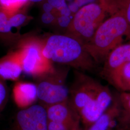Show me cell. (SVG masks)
Listing matches in <instances>:
<instances>
[{"instance_id":"1","label":"cell","mask_w":130,"mask_h":130,"mask_svg":"<svg viewBox=\"0 0 130 130\" xmlns=\"http://www.w3.org/2000/svg\"><path fill=\"white\" fill-rule=\"evenodd\" d=\"M69 100L80 119L89 127L111 106L113 96L107 86L76 71L74 81L70 89Z\"/></svg>"},{"instance_id":"2","label":"cell","mask_w":130,"mask_h":130,"mask_svg":"<svg viewBox=\"0 0 130 130\" xmlns=\"http://www.w3.org/2000/svg\"><path fill=\"white\" fill-rule=\"evenodd\" d=\"M42 38L44 56L54 62L76 69L92 70L95 62L85 49L84 44L67 34H54Z\"/></svg>"},{"instance_id":"3","label":"cell","mask_w":130,"mask_h":130,"mask_svg":"<svg viewBox=\"0 0 130 130\" xmlns=\"http://www.w3.org/2000/svg\"><path fill=\"white\" fill-rule=\"evenodd\" d=\"M130 34V25L123 13L116 10L98 28L92 40L84 45L95 63L105 60L108 54Z\"/></svg>"},{"instance_id":"4","label":"cell","mask_w":130,"mask_h":130,"mask_svg":"<svg viewBox=\"0 0 130 130\" xmlns=\"http://www.w3.org/2000/svg\"><path fill=\"white\" fill-rule=\"evenodd\" d=\"M42 38L33 32L22 34L14 50L19 55L26 74L34 78L51 70L54 67L43 55Z\"/></svg>"},{"instance_id":"5","label":"cell","mask_w":130,"mask_h":130,"mask_svg":"<svg viewBox=\"0 0 130 130\" xmlns=\"http://www.w3.org/2000/svg\"><path fill=\"white\" fill-rule=\"evenodd\" d=\"M104 3H91L80 8L71 19L66 34L76 39L84 45L88 43L104 21L108 7Z\"/></svg>"},{"instance_id":"6","label":"cell","mask_w":130,"mask_h":130,"mask_svg":"<svg viewBox=\"0 0 130 130\" xmlns=\"http://www.w3.org/2000/svg\"><path fill=\"white\" fill-rule=\"evenodd\" d=\"M69 69L54 67L34 78L40 104L46 107L69 99L70 89L66 85Z\"/></svg>"},{"instance_id":"7","label":"cell","mask_w":130,"mask_h":130,"mask_svg":"<svg viewBox=\"0 0 130 130\" xmlns=\"http://www.w3.org/2000/svg\"><path fill=\"white\" fill-rule=\"evenodd\" d=\"M48 122L46 107L35 104L18 111L11 130H48Z\"/></svg>"},{"instance_id":"8","label":"cell","mask_w":130,"mask_h":130,"mask_svg":"<svg viewBox=\"0 0 130 130\" xmlns=\"http://www.w3.org/2000/svg\"><path fill=\"white\" fill-rule=\"evenodd\" d=\"M48 120L64 124L69 130H78L80 117L69 99L46 107Z\"/></svg>"},{"instance_id":"9","label":"cell","mask_w":130,"mask_h":130,"mask_svg":"<svg viewBox=\"0 0 130 130\" xmlns=\"http://www.w3.org/2000/svg\"><path fill=\"white\" fill-rule=\"evenodd\" d=\"M23 69L19 55L11 50L0 58V78L4 80H15L23 72Z\"/></svg>"},{"instance_id":"10","label":"cell","mask_w":130,"mask_h":130,"mask_svg":"<svg viewBox=\"0 0 130 130\" xmlns=\"http://www.w3.org/2000/svg\"><path fill=\"white\" fill-rule=\"evenodd\" d=\"M128 63H130V43L120 44L113 49L105 59L104 74L107 76Z\"/></svg>"},{"instance_id":"11","label":"cell","mask_w":130,"mask_h":130,"mask_svg":"<svg viewBox=\"0 0 130 130\" xmlns=\"http://www.w3.org/2000/svg\"><path fill=\"white\" fill-rule=\"evenodd\" d=\"M13 94L15 102L20 107L29 106L37 99L36 86L29 83H18L14 86Z\"/></svg>"},{"instance_id":"12","label":"cell","mask_w":130,"mask_h":130,"mask_svg":"<svg viewBox=\"0 0 130 130\" xmlns=\"http://www.w3.org/2000/svg\"><path fill=\"white\" fill-rule=\"evenodd\" d=\"M9 14L0 9V42L13 49L17 45L22 34L20 31L14 32L9 20Z\"/></svg>"},{"instance_id":"13","label":"cell","mask_w":130,"mask_h":130,"mask_svg":"<svg viewBox=\"0 0 130 130\" xmlns=\"http://www.w3.org/2000/svg\"><path fill=\"white\" fill-rule=\"evenodd\" d=\"M106 76L117 88L130 91V63L121 66Z\"/></svg>"},{"instance_id":"14","label":"cell","mask_w":130,"mask_h":130,"mask_svg":"<svg viewBox=\"0 0 130 130\" xmlns=\"http://www.w3.org/2000/svg\"><path fill=\"white\" fill-rule=\"evenodd\" d=\"M120 104L113 103L97 121L87 130H108L114 119L120 115Z\"/></svg>"},{"instance_id":"15","label":"cell","mask_w":130,"mask_h":130,"mask_svg":"<svg viewBox=\"0 0 130 130\" xmlns=\"http://www.w3.org/2000/svg\"><path fill=\"white\" fill-rule=\"evenodd\" d=\"M31 5H28L9 15L10 23L12 28L20 31L21 28L27 26L33 18L28 14V9Z\"/></svg>"},{"instance_id":"16","label":"cell","mask_w":130,"mask_h":130,"mask_svg":"<svg viewBox=\"0 0 130 130\" xmlns=\"http://www.w3.org/2000/svg\"><path fill=\"white\" fill-rule=\"evenodd\" d=\"M28 5H31L28 0H0V9L9 15Z\"/></svg>"},{"instance_id":"17","label":"cell","mask_w":130,"mask_h":130,"mask_svg":"<svg viewBox=\"0 0 130 130\" xmlns=\"http://www.w3.org/2000/svg\"><path fill=\"white\" fill-rule=\"evenodd\" d=\"M114 3V7L123 13L130 25V0H119L117 4Z\"/></svg>"},{"instance_id":"18","label":"cell","mask_w":130,"mask_h":130,"mask_svg":"<svg viewBox=\"0 0 130 130\" xmlns=\"http://www.w3.org/2000/svg\"><path fill=\"white\" fill-rule=\"evenodd\" d=\"M5 80L0 78V112L6 105L8 97V88Z\"/></svg>"},{"instance_id":"19","label":"cell","mask_w":130,"mask_h":130,"mask_svg":"<svg viewBox=\"0 0 130 130\" xmlns=\"http://www.w3.org/2000/svg\"><path fill=\"white\" fill-rule=\"evenodd\" d=\"M119 102L124 113H130V92L122 93L120 96Z\"/></svg>"},{"instance_id":"20","label":"cell","mask_w":130,"mask_h":130,"mask_svg":"<svg viewBox=\"0 0 130 130\" xmlns=\"http://www.w3.org/2000/svg\"><path fill=\"white\" fill-rule=\"evenodd\" d=\"M121 114L118 128L121 130H130V113L121 112Z\"/></svg>"},{"instance_id":"21","label":"cell","mask_w":130,"mask_h":130,"mask_svg":"<svg viewBox=\"0 0 130 130\" xmlns=\"http://www.w3.org/2000/svg\"><path fill=\"white\" fill-rule=\"evenodd\" d=\"M57 17L55 14L49 12H42L41 16L42 23L47 25H51L56 24Z\"/></svg>"},{"instance_id":"22","label":"cell","mask_w":130,"mask_h":130,"mask_svg":"<svg viewBox=\"0 0 130 130\" xmlns=\"http://www.w3.org/2000/svg\"><path fill=\"white\" fill-rule=\"evenodd\" d=\"M48 130H69L64 124L54 121H48Z\"/></svg>"},{"instance_id":"23","label":"cell","mask_w":130,"mask_h":130,"mask_svg":"<svg viewBox=\"0 0 130 130\" xmlns=\"http://www.w3.org/2000/svg\"><path fill=\"white\" fill-rule=\"evenodd\" d=\"M45 0H28V1L30 3V4L31 5L35 4H40L43 2Z\"/></svg>"},{"instance_id":"24","label":"cell","mask_w":130,"mask_h":130,"mask_svg":"<svg viewBox=\"0 0 130 130\" xmlns=\"http://www.w3.org/2000/svg\"><path fill=\"white\" fill-rule=\"evenodd\" d=\"M117 130H121V129H119V128H118V129H117Z\"/></svg>"}]
</instances>
